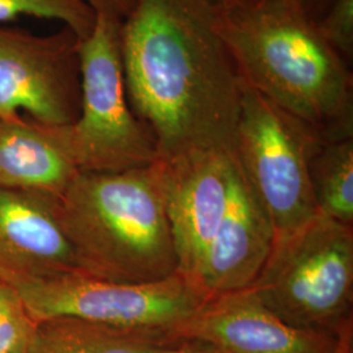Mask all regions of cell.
Returning <instances> with one entry per match:
<instances>
[{"label": "cell", "mask_w": 353, "mask_h": 353, "mask_svg": "<svg viewBox=\"0 0 353 353\" xmlns=\"http://www.w3.org/2000/svg\"><path fill=\"white\" fill-rule=\"evenodd\" d=\"M217 0H137L121 24L128 105L160 160L233 151L242 81L219 30Z\"/></svg>", "instance_id": "cell-1"}, {"label": "cell", "mask_w": 353, "mask_h": 353, "mask_svg": "<svg viewBox=\"0 0 353 353\" xmlns=\"http://www.w3.org/2000/svg\"><path fill=\"white\" fill-rule=\"evenodd\" d=\"M219 30L241 81L325 141L353 138L352 74L290 0L219 8Z\"/></svg>", "instance_id": "cell-2"}, {"label": "cell", "mask_w": 353, "mask_h": 353, "mask_svg": "<svg viewBox=\"0 0 353 353\" xmlns=\"http://www.w3.org/2000/svg\"><path fill=\"white\" fill-rule=\"evenodd\" d=\"M55 204L81 272L130 284L176 275L163 160L122 172H79Z\"/></svg>", "instance_id": "cell-3"}, {"label": "cell", "mask_w": 353, "mask_h": 353, "mask_svg": "<svg viewBox=\"0 0 353 353\" xmlns=\"http://www.w3.org/2000/svg\"><path fill=\"white\" fill-rule=\"evenodd\" d=\"M250 288L290 326L339 334L352 325L353 228L318 212L275 239Z\"/></svg>", "instance_id": "cell-4"}, {"label": "cell", "mask_w": 353, "mask_h": 353, "mask_svg": "<svg viewBox=\"0 0 353 353\" xmlns=\"http://www.w3.org/2000/svg\"><path fill=\"white\" fill-rule=\"evenodd\" d=\"M119 29L97 16L79 49V115L71 125L46 126L79 172H122L160 160L150 131L128 105Z\"/></svg>", "instance_id": "cell-5"}, {"label": "cell", "mask_w": 353, "mask_h": 353, "mask_svg": "<svg viewBox=\"0 0 353 353\" xmlns=\"http://www.w3.org/2000/svg\"><path fill=\"white\" fill-rule=\"evenodd\" d=\"M322 141L310 127L242 83L233 153L275 239L318 214L309 164Z\"/></svg>", "instance_id": "cell-6"}, {"label": "cell", "mask_w": 353, "mask_h": 353, "mask_svg": "<svg viewBox=\"0 0 353 353\" xmlns=\"http://www.w3.org/2000/svg\"><path fill=\"white\" fill-rule=\"evenodd\" d=\"M11 287L36 322L70 316L117 327L161 330L172 335L208 299L179 274L154 283L130 284L75 271Z\"/></svg>", "instance_id": "cell-7"}, {"label": "cell", "mask_w": 353, "mask_h": 353, "mask_svg": "<svg viewBox=\"0 0 353 353\" xmlns=\"http://www.w3.org/2000/svg\"><path fill=\"white\" fill-rule=\"evenodd\" d=\"M81 39L64 26L36 36L0 26V119L24 110L38 125H71L80 110Z\"/></svg>", "instance_id": "cell-8"}, {"label": "cell", "mask_w": 353, "mask_h": 353, "mask_svg": "<svg viewBox=\"0 0 353 353\" xmlns=\"http://www.w3.org/2000/svg\"><path fill=\"white\" fill-rule=\"evenodd\" d=\"M163 163L176 274L201 288L205 252L232 199L237 176L234 153L227 150L191 152Z\"/></svg>", "instance_id": "cell-9"}, {"label": "cell", "mask_w": 353, "mask_h": 353, "mask_svg": "<svg viewBox=\"0 0 353 353\" xmlns=\"http://www.w3.org/2000/svg\"><path fill=\"white\" fill-rule=\"evenodd\" d=\"M341 332L293 327L246 288L210 296L173 335L220 353H334Z\"/></svg>", "instance_id": "cell-10"}, {"label": "cell", "mask_w": 353, "mask_h": 353, "mask_svg": "<svg viewBox=\"0 0 353 353\" xmlns=\"http://www.w3.org/2000/svg\"><path fill=\"white\" fill-rule=\"evenodd\" d=\"M80 271L57 214L55 196L0 188V283Z\"/></svg>", "instance_id": "cell-11"}, {"label": "cell", "mask_w": 353, "mask_h": 353, "mask_svg": "<svg viewBox=\"0 0 353 353\" xmlns=\"http://www.w3.org/2000/svg\"><path fill=\"white\" fill-rule=\"evenodd\" d=\"M274 241L272 225L237 165L232 199L205 252L199 287L208 297L250 288L265 265Z\"/></svg>", "instance_id": "cell-12"}, {"label": "cell", "mask_w": 353, "mask_h": 353, "mask_svg": "<svg viewBox=\"0 0 353 353\" xmlns=\"http://www.w3.org/2000/svg\"><path fill=\"white\" fill-rule=\"evenodd\" d=\"M77 173L48 127L19 115L0 119V188L58 198Z\"/></svg>", "instance_id": "cell-13"}, {"label": "cell", "mask_w": 353, "mask_h": 353, "mask_svg": "<svg viewBox=\"0 0 353 353\" xmlns=\"http://www.w3.org/2000/svg\"><path fill=\"white\" fill-rule=\"evenodd\" d=\"M172 334L61 316L37 322L26 353H153Z\"/></svg>", "instance_id": "cell-14"}, {"label": "cell", "mask_w": 353, "mask_h": 353, "mask_svg": "<svg viewBox=\"0 0 353 353\" xmlns=\"http://www.w3.org/2000/svg\"><path fill=\"white\" fill-rule=\"evenodd\" d=\"M309 176L319 214L353 225V138L322 141L310 159Z\"/></svg>", "instance_id": "cell-15"}, {"label": "cell", "mask_w": 353, "mask_h": 353, "mask_svg": "<svg viewBox=\"0 0 353 353\" xmlns=\"http://www.w3.org/2000/svg\"><path fill=\"white\" fill-rule=\"evenodd\" d=\"M23 16L62 21L81 41L93 32L97 21L87 0H0V24Z\"/></svg>", "instance_id": "cell-16"}, {"label": "cell", "mask_w": 353, "mask_h": 353, "mask_svg": "<svg viewBox=\"0 0 353 353\" xmlns=\"http://www.w3.org/2000/svg\"><path fill=\"white\" fill-rule=\"evenodd\" d=\"M36 326L16 290L0 283V352H28Z\"/></svg>", "instance_id": "cell-17"}, {"label": "cell", "mask_w": 353, "mask_h": 353, "mask_svg": "<svg viewBox=\"0 0 353 353\" xmlns=\"http://www.w3.org/2000/svg\"><path fill=\"white\" fill-rule=\"evenodd\" d=\"M316 29L345 63H352L353 0H334Z\"/></svg>", "instance_id": "cell-18"}, {"label": "cell", "mask_w": 353, "mask_h": 353, "mask_svg": "<svg viewBox=\"0 0 353 353\" xmlns=\"http://www.w3.org/2000/svg\"><path fill=\"white\" fill-rule=\"evenodd\" d=\"M87 3L97 16L122 24L134 10L137 0H87Z\"/></svg>", "instance_id": "cell-19"}, {"label": "cell", "mask_w": 353, "mask_h": 353, "mask_svg": "<svg viewBox=\"0 0 353 353\" xmlns=\"http://www.w3.org/2000/svg\"><path fill=\"white\" fill-rule=\"evenodd\" d=\"M153 353H220L214 347L207 343L194 341V339H183L174 338L168 341L163 347Z\"/></svg>", "instance_id": "cell-20"}, {"label": "cell", "mask_w": 353, "mask_h": 353, "mask_svg": "<svg viewBox=\"0 0 353 353\" xmlns=\"http://www.w3.org/2000/svg\"><path fill=\"white\" fill-rule=\"evenodd\" d=\"M290 1H293L297 7H300L303 12L316 24L323 17V14L326 13L328 7L334 0H290Z\"/></svg>", "instance_id": "cell-21"}, {"label": "cell", "mask_w": 353, "mask_h": 353, "mask_svg": "<svg viewBox=\"0 0 353 353\" xmlns=\"http://www.w3.org/2000/svg\"><path fill=\"white\" fill-rule=\"evenodd\" d=\"M334 353H352V325L341 331L338 347Z\"/></svg>", "instance_id": "cell-22"}, {"label": "cell", "mask_w": 353, "mask_h": 353, "mask_svg": "<svg viewBox=\"0 0 353 353\" xmlns=\"http://www.w3.org/2000/svg\"><path fill=\"white\" fill-rule=\"evenodd\" d=\"M220 6H229V4H234V3H239L242 0H217Z\"/></svg>", "instance_id": "cell-23"}, {"label": "cell", "mask_w": 353, "mask_h": 353, "mask_svg": "<svg viewBox=\"0 0 353 353\" xmlns=\"http://www.w3.org/2000/svg\"><path fill=\"white\" fill-rule=\"evenodd\" d=\"M0 353H3V352H0Z\"/></svg>", "instance_id": "cell-24"}]
</instances>
